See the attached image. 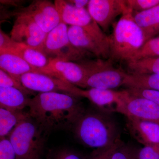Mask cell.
I'll use <instances>...</instances> for the list:
<instances>
[{
	"mask_svg": "<svg viewBox=\"0 0 159 159\" xmlns=\"http://www.w3.org/2000/svg\"><path fill=\"white\" fill-rule=\"evenodd\" d=\"M0 87L18 89L28 95L34 93L33 92L27 89L21 83L16 80L2 69H0Z\"/></svg>",
	"mask_w": 159,
	"mask_h": 159,
	"instance_id": "27",
	"label": "cell"
},
{
	"mask_svg": "<svg viewBox=\"0 0 159 159\" xmlns=\"http://www.w3.org/2000/svg\"><path fill=\"white\" fill-rule=\"evenodd\" d=\"M125 3L133 11L140 12L158 5L159 0H126Z\"/></svg>",
	"mask_w": 159,
	"mask_h": 159,
	"instance_id": "29",
	"label": "cell"
},
{
	"mask_svg": "<svg viewBox=\"0 0 159 159\" xmlns=\"http://www.w3.org/2000/svg\"><path fill=\"white\" fill-rule=\"evenodd\" d=\"M35 69L42 68L48 64L50 58L42 51L18 43L13 51Z\"/></svg>",
	"mask_w": 159,
	"mask_h": 159,
	"instance_id": "22",
	"label": "cell"
},
{
	"mask_svg": "<svg viewBox=\"0 0 159 159\" xmlns=\"http://www.w3.org/2000/svg\"><path fill=\"white\" fill-rule=\"evenodd\" d=\"M120 142L110 148L94 150L90 156L88 157V159H111L112 154Z\"/></svg>",
	"mask_w": 159,
	"mask_h": 159,
	"instance_id": "33",
	"label": "cell"
},
{
	"mask_svg": "<svg viewBox=\"0 0 159 159\" xmlns=\"http://www.w3.org/2000/svg\"><path fill=\"white\" fill-rule=\"evenodd\" d=\"M139 159H159V147L144 146L138 151Z\"/></svg>",
	"mask_w": 159,
	"mask_h": 159,
	"instance_id": "32",
	"label": "cell"
},
{
	"mask_svg": "<svg viewBox=\"0 0 159 159\" xmlns=\"http://www.w3.org/2000/svg\"><path fill=\"white\" fill-rule=\"evenodd\" d=\"M67 25L61 21L46 37L42 50L50 59L79 62L91 54L74 47L69 39Z\"/></svg>",
	"mask_w": 159,
	"mask_h": 159,
	"instance_id": "7",
	"label": "cell"
},
{
	"mask_svg": "<svg viewBox=\"0 0 159 159\" xmlns=\"http://www.w3.org/2000/svg\"><path fill=\"white\" fill-rule=\"evenodd\" d=\"M31 98L18 89L0 87V107L11 111H23L29 107Z\"/></svg>",
	"mask_w": 159,
	"mask_h": 159,
	"instance_id": "19",
	"label": "cell"
},
{
	"mask_svg": "<svg viewBox=\"0 0 159 159\" xmlns=\"http://www.w3.org/2000/svg\"><path fill=\"white\" fill-rule=\"evenodd\" d=\"M1 4L4 5H11V6H20L24 2L23 1H4L1 0Z\"/></svg>",
	"mask_w": 159,
	"mask_h": 159,
	"instance_id": "35",
	"label": "cell"
},
{
	"mask_svg": "<svg viewBox=\"0 0 159 159\" xmlns=\"http://www.w3.org/2000/svg\"><path fill=\"white\" fill-rule=\"evenodd\" d=\"M87 7L91 16L104 32L127 6L124 0H89Z\"/></svg>",
	"mask_w": 159,
	"mask_h": 159,
	"instance_id": "13",
	"label": "cell"
},
{
	"mask_svg": "<svg viewBox=\"0 0 159 159\" xmlns=\"http://www.w3.org/2000/svg\"><path fill=\"white\" fill-rule=\"evenodd\" d=\"M123 93V91L90 88L82 89L80 97L88 99L99 110L109 113L116 112Z\"/></svg>",
	"mask_w": 159,
	"mask_h": 159,
	"instance_id": "14",
	"label": "cell"
},
{
	"mask_svg": "<svg viewBox=\"0 0 159 159\" xmlns=\"http://www.w3.org/2000/svg\"><path fill=\"white\" fill-rule=\"evenodd\" d=\"M47 159H88V157L71 148H63L51 150Z\"/></svg>",
	"mask_w": 159,
	"mask_h": 159,
	"instance_id": "26",
	"label": "cell"
},
{
	"mask_svg": "<svg viewBox=\"0 0 159 159\" xmlns=\"http://www.w3.org/2000/svg\"><path fill=\"white\" fill-rule=\"evenodd\" d=\"M54 5L61 21L85 30L99 43L107 56L110 57L109 38L92 17L87 9H77L63 0H56Z\"/></svg>",
	"mask_w": 159,
	"mask_h": 159,
	"instance_id": "5",
	"label": "cell"
},
{
	"mask_svg": "<svg viewBox=\"0 0 159 159\" xmlns=\"http://www.w3.org/2000/svg\"><path fill=\"white\" fill-rule=\"evenodd\" d=\"M70 5L79 9H85L88 6L89 0H68L66 1Z\"/></svg>",
	"mask_w": 159,
	"mask_h": 159,
	"instance_id": "34",
	"label": "cell"
},
{
	"mask_svg": "<svg viewBox=\"0 0 159 159\" xmlns=\"http://www.w3.org/2000/svg\"><path fill=\"white\" fill-rule=\"evenodd\" d=\"M138 151L121 141L112 154L111 159H139Z\"/></svg>",
	"mask_w": 159,
	"mask_h": 159,
	"instance_id": "25",
	"label": "cell"
},
{
	"mask_svg": "<svg viewBox=\"0 0 159 159\" xmlns=\"http://www.w3.org/2000/svg\"><path fill=\"white\" fill-rule=\"evenodd\" d=\"M79 98L67 93H39L30 99L28 112L48 135L53 131L70 130L85 110Z\"/></svg>",
	"mask_w": 159,
	"mask_h": 159,
	"instance_id": "1",
	"label": "cell"
},
{
	"mask_svg": "<svg viewBox=\"0 0 159 159\" xmlns=\"http://www.w3.org/2000/svg\"><path fill=\"white\" fill-rule=\"evenodd\" d=\"M0 159H17L16 152L8 137L0 138Z\"/></svg>",
	"mask_w": 159,
	"mask_h": 159,
	"instance_id": "30",
	"label": "cell"
},
{
	"mask_svg": "<svg viewBox=\"0 0 159 159\" xmlns=\"http://www.w3.org/2000/svg\"><path fill=\"white\" fill-rule=\"evenodd\" d=\"M72 129L80 143L95 150L110 148L121 141L115 120L99 110H85Z\"/></svg>",
	"mask_w": 159,
	"mask_h": 159,
	"instance_id": "2",
	"label": "cell"
},
{
	"mask_svg": "<svg viewBox=\"0 0 159 159\" xmlns=\"http://www.w3.org/2000/svg\"><path fill=\"white\" fill-rule=\"evenodd\" d=\"M159 57V37H153L145 43L131 61Z\"/></svg>",
	"mask_w": 159,
	"mask_h": 159,
	"instance_id": "24",
	"label": "cell"
},
{
	"mask_svg": "<svg viewBox=\"0 0 159 159\" xmlns=\"http://www.w3.org/2000/svg\"><path fill=\"white\" fill-rule=\"evenodd\" d=\"M18 43L15 41L2 30L0 31V52H13Z\"/></svg>",
	"mask_w": 159,
	"mask_h": 159,
	"instance_id": "31",
	"label": "cell"
},
{
	"mask_svg": "<svg viewBox=\"0 0 159 159\" xmlns=\"http://www.w3.org/2000/svg\"><path fill=\"white\" fill-rule=\"evenodd\" d=\"M48 34L31 18L17 16L11 31V38L16 42L42 51Z\"/></svg>",
	"mask_w": 159,
	"mask_h": 159,
	"instance_id": "12",
	"label": "cell"
},
{
	"mask_svg": "<svg viewBox=\"0 0 159 159\" xmlns=\"http://www.w3.org/2000/svg\"><path fill=\"white\" fill-rule=\"evenodd\" d=\"M124 86L127 88L145 89L159 91V74H127Z\"/></svg>",
	"mask_w": 159,
	"mask_h": 159,
	"instance_id": "21",
	"label": "cell"
},
{
	"mask_svg": "<svg viewBox=\"0 0 159 159\" xmlns=\"http://www.w3.org/2000/svg\"><path fill=\"white\" fill-rule=\"evenodd\" d=\"M123 91L121 101L117 106V112L127 118L159 124L158 105L148 99L130 95L125 90Z\"/></svg>",
	"mask_w": 159,
	"mask_h": 159,
	"instance_id": "8",
	"label": "cell"
},
{
	"mask_svg": "<svg viewBox=\"0 0 159 159\" xmlns=\"http://www.w3.org/2000/svg\"><path fill=\"white\" fill-rule=\"evenodd\" d=\"M48 136L29 116L20 122L8 137L17 159H41Z\"/></svg>",
	"mask_w": 159,
	"mask_h": 159,
	"instance_id": "4",
	"label": "cell"
},
{
	"mask_svg": "<svg viewBox=\"0 0 159 159\" xmlns=\"http://www.w3.org/2000/svg\"><path fill=\"white\" fill-rule=\"evenodd\" d=\"M134 18L147 41L159 31V4L145 11L136 12Z\"/></svg>",
	"mask_w": 159,
	"mask_h": 159,
	"instance_id": "18",
	"label": "cell"
},
{
	"mask_svg": "<svg viewBox=\"0 0 159 159\" xmlns=\"http://www.w3.org/2000/svg\"><path fill=\"white\" fill-rule=\"evenodd\" d=\"M125 90L130 95L148 99L159 106V91L137 88H127Z\"/></svg>",
	"mask_w": 159,
	"mask_h": 159,
	"instance_id": "28",
	"label": "cell"
},
{
	"mask_svg": "<svg viewBox=\"0 0 159 159\" xmlns=\"http://www.w3.org/2000/svg\"><path fill=\"white\" fill-rule=\"evenodd\" d=\"M131 74H159V57L127 62Z\"/></svg>",
	"mask_w": 159,
	"mask_h": 159,
	"instance_id": "23",
	"label": "cell"
},
{
	"mask_svg": "<svg viewBox=\"0 0 159 159\" xmlns=\"http://www.w3.org/2000/svg\"><path fill=\"white\" fill-rule=\"evenodd\" d=\"M14 16L31 18L43 31L48 34L60 23L59 13L54 4L46 0H36L29 6L10 13Z\"/></svg>",
	"mask_w": 159,
	"mask_h": 159,
	"instance_id": "10",
	"label": "cell"
},
{
	"mask_svg": "<svg viewBox=\"0 0 159 159\" xmlns=\"http://www.w3.org/2000/svg\"><path fill=\"white\" fill-rule=\"evenodd\" d=\"M87 73L86 88L113 90L124 85L127 73L114 67L111 59L88 58L78 62Z\"/></svg>",
	"mask_w": 159,
	"mask_h": 159,
	"instance_id": "6",
	"label": "cell"
},
{
	"mask_svg": "<svg viewBox=\"0 0 159 159\" xmlns=\"http://www.w3.org/2000/svg\"><path fill=\"white\" fill-rule=\"evenodd\" d=\"M68 34L70 41L77 48L98 58H108L99 43L82 28L70 26L68 29Z\"/></svg>",
	"mask_w": 159,
	"mask_h": 159,
	"instance_id": "16",
	"label": "cell"
},
{
	"mask_svg": "<svg viewBox=\"0 0 159 159\" xmlns=\"http://www.w3.org/2000/svg\"><path fill=\"white\" fill-rule=\"evenodd\" d=\"M20 82L26 89L32 92H60L81 97L82 89L67 81L42 73L33 72L24 74L21 77Z\"/></svg>",
	"mask_w": 159,
	"mask_h": 159,
	"instance_id": "9",
	"label": "cell"
},
{
	"mask_svg": "<svg viewBox=\"0 0 159 159\" xmlns=\"http://www.w3.org/2000/svg\"><path fill=\"white\" fill-rule=\"evenodd\" d=\"M127 125L133 136L144 146L159 147V124L127 118Z\"/></svg>",
	"mask_w": 159,
	"mask_h": 159,
	"instance_id": "15",
	"label": "cell"
},
{
	"mask_svg": "<svg viewBox=\"0 0 159 159\" xmlns=\"http://www.w3.org/2000/svg\"><path fill=\"white\" fill-rule=\"evenodd\" d=\"M0 68L20 83L23 75L36 69L18 54L9 51L0 52Z\"/></svg>",
	"mask_w": 159,
	"mask_h": 159,
	"instance_id": "17",
	"label": "cell"
},
{
	"mask_svg": "<svg viewBox=\"0 0 159 159\" xmlns=\"http://www.w3.org/2000/svg\"><path fill=\"white\" fill-rule=\"evenodd\" d=\"M67 81L77 87L86 88L87 73L78 62L50 59L48 64L34 71Z\"/></svg>",
	"mask_w": 159,
	"mask_h": 159,
	"instance_id": "11",
	"label": "cell"
},
{
	"mask_svg": "<svg viewBox=\"0 0 159 159\" xmlns=\"http://www.w3.org/2000/svg\"><path fill=\"white\" fill-rule=\"evenodd\" d=\"M134 11L127 8L114 26L109 38L111 59L131 61L146 42L142 29L135 21Z\"/></svg>",
	"mask_w": 159,
	"mask_h": 159,
	"instance_id": "3",
	"label": "cell"
},
{
	"mask_svg": "<svg viewBox=\"0 0 159 159\" xmlns=\"http://www.w3.org/2000/svg\"><path fill=\"white\" fill-rule=\"evenodd\" d=\"M29 116L28 112L0 107V138L9 136L20 122Z\"/></svg>",
	"mask_w": 159,
	"mask_h": 159,
	"instance_id": "20",
	"label": "cell"
}]
</instances>
